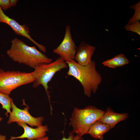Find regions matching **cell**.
Wrapping results in <instances>:
<instances>
[{"instance_id":"obj_8","label":"cell","mask_w":140,"mask_h":140,"mask_svg":"<svg viewBox=\"0 0 140 140\" xmlns=\"http://www.w3.org/2000/svg\"><path fill=\"white\" fill-rule=\"evenodd\" d=\"M0 23L8 25L17 34L27 38L36 45L40 51L44 53L46 52V49L45 47L36 42L31 37L28 27L24 25H20L15 19L6 15L0 7Z\"/></svg>"},{"instance_id":"obj_3","label":"cell","mask_w":140,"mask_h":140,"mask_svg":"<svg viewBox=\"0 0 140 140\" xmlns=\"http://www.w3.org/2000/svg\"><path fill=\"white\" fill-rule=\"evenodd\" d=\"M105 111L89 105L83 109L74 108L70 119L72 132L81 136L87 134L91 125L103 115Z\"/></svg>"},{"instance_id":"obj_20","label":"cell","mask_w":140,"mask_h":140,"mask_svg":"<svg viewBox=\"0 0 140 140\" xmlns=\"http://www.w3.org/2000/svg\"><path fill=\"white\" fill-rule=\"evenodd\" d=\"M48 138L47 136H45L43 138L39 139L36 140H48Z\"/></svg>"},{"instance_id":"obj_6","label":"cell","mask_w":140,"mask_h":140,"mask_svg":"<svg viewBox=\"0 0 140 140\" xmlns=\"http://www.w3.org/2000/svg\"><path fill=\"white\" fill-rule=\"evenodd\" d=\"M11 106L12 111L10 114L8 124L15 122L23 123L28 124L31 127H38L42 125L44 117L43 116L38 117L32 116L29 112V107L28 106H26L23 109H19L14 104L13 101Z\"/></svg>"},{"instance_id":"obj_9","label":"cell","mask_w":140,"mask_h":140,"mask_svg":"<svg viewBox=\"0 0 140 140\" xmlns=\"http://www.w3.org/2000/svg\"><path fill=\"white\" fill-rule=\"evenodd\" d=\"M17 123L19 126L23 128L24 133L19 136H11L8 140L25 138H27V140H36L45 137L46 132L49 131L48 126L46 125H42L36 128H33L29 127L26 124L24 123L18 122Z\"/></svg>"},{"instance_id":"obj_1","label":"cell","mask_w":140,"mask_h":140,"mask_svg":"<svg viewBox=\"0 0 140 140\" xmlns=\"http://www.w3.org/2000/svg\"><path fill=\"white\" fill-rule=\"evenodd\" d=\"M66 62L68 67L67 75L73 76L80 82L84 95L90 97L92 93H96L102 82V78L96 69L95 62L92 60L86 66L80 65L74 60Z\"/></svg>"},{"instance_id":"obj_21","label":"cell","mask_w":140,"mask_h":140,"mask_svg":"<svg viewBox=\"0 0 140 140\" xmlns=\"http://www.w3.org/2000/svg\"><path fill=\"white\" fill-rule=\"evenodd\" d=\"M3 120V118H2L1 116L0 115V122L2 120Z\"/></svg>"},{"instance_id":"obj_10","label":"cell","mask_w":140,"mask_h":140,"mask_svg":"<svg viewBox=\"0 0 140 140\" xmlns=\"http://www.w3.org/2000/svg\"><path fill=\"white\" fill-rule=\"evenodd\" d=\"M95 50V46L81 41L77 47L74 60L81 65H88L92 61V58Z\"/></svg>"},{"instance_id":"obj_12","label":"cell","mask_w":140,"mask_h":140,"mask_svg":"<svg viewBox=\"0 0 140 140\" xmlns=\"http://www.w3.org/2000/svg\"><path fill=\"white\" fill-rule=\"evenodd\" d=\"M110 129L107 125L97 120L90 127L87 134L96 139H103V135Z\"/></svg>"},{"instance_id":"obj_16","label":"cell","mask_w":140,"mask_h":140,"mask_svg":"<svg viewBox=\"0 0 140 140\" xmlns=\"http://www.w3.org/2000/svg\"><path fill=\"white\" fill-rule=\"evenodd\" d=\"M124 28L127 31L135 32L140 35V23L139 21L128 24L125 26Z\"/></svg>"},{"instance_id":"obj_13","label":"cell","mask_w":140,"mask_h":140,"mask_svg":"<svg viewBox=\"0 0 140 140\" xmlns=\"http://www.w3.org/2000/svg\"><path fill=\"white\" fill-rule=\"evenodd\" d=\"M129 62L125 55L120 54L111 59L103 61L102 64L104 66L115 68L127 65Z\"/></svg>"},{"instance_id":"obj_15","label":"cell","mask_w":140,"mask_h":140,"mask_svg":"<svg viewBox=\"0 0 140 140\" xmlns=\"http://www.w3.org/2000/svg\"><path fill=\"white\" fill-rule=\"evenodd\" d=\"M130 8L135 10V13L129 21L128 24L132 23L140 19V1L135 4L130 6Z\"/></svg>"},{"instance_id":"obj_2","label":"cell","mask_w":140,"mask_h":140,"mask_svg":"<svg viewBox=\"0 0 140 140\" xmlns=\"http://www.w3.org/2000/svg\"><path fill=\"white\" fill-rule=\"evenodd\" d=\"M6 54L14 61L34 69L40 64L49 63L52 61L35 46H29L17 38L11 40V47L7 50Z\"/></svg>"},{"instance_id":"obj_4","label":"cell","mask_w":140,"mask_h":140,"mask_svg":"<svg viewBox=\"0 0 140 140\" xmlns=\"http://www.w3.org/2000/svg\"><path fill=\"white\" fill-rule=\"evenodd\" d=\"M68 67L66 62L59 57L53 62L38 65L34 69V71L32 72L34 79L33 87L36 88L40 85L44 87L48 96L51 111H52V108L51 104L50 97L48 91V83L56 73Z\"/></svg>"},{"instance_id":"obj_5","label":"cell","mask_w":140,"mask_h":140,"mask_svg":"<svg viewBox=\"0 0 140 140\" xmlns=\"http://www.w3.org/2000/svg\"><path fill=\"white\" fill-rule=\"evenodd\" d=\"M32 72L5 71L0 69V92L9 95L13 90L23 85L33 82Z\"/></svg>"},{"instance_id":"obj_17","label":"cell","mask_w":140,"mask_h":140,"mask_svg":"<svg viewBox=\"0 0 140 140\" xmlns=\"http://www.w3.org/2000/svg\"><path fill=\"white\" fill-rule=\"evenodd\" d=\"M17 0H0V7L3 10H6L16 6Z\"/></svg>"},{"instance_id":"obj_19","label":"cell","mask_w":140,"mask_h":140,"mask_svg":"<svg viewBox=\"0 0 140 140\" xmlns=\"http://www.w3.org/2000/svg\"><path fill=\"white\" fill-rule=\"evenodd\" d=\"M0 140H7L6 139V136L4 135L0 134Z\"/></svg>"},{"instance_id":"obj_14","label":"cell","mask_w":140,"mask_h":140,"mask_svg":"<svg viewBox=\"0 0 140 140\" xmlns=\"http://www.w3.org/2000/svg\"><path fill=\"white\" fill-rule=\"evenodd\" d=\"M12 99L9 95H6L0 92V103L2 106V108L6 110L5 113L6 117L8 116V114L11 112V104Z\"/></svg>"},{"instance_id":"obj_7","label":"cell","mask_w":140,"mask_h":140,"mask_svg":"<svg viewBox=\"0 0 140 140\" xmlns=\"http://www.w3.org/2000/svg\"><path fill=\"white\" fill-rule=\"evenodd\" d=\"M77 47L73 40L69 25L66 27L64 39L60 44L53 49V52L59 55L60 57L66 62L74 60Z\"/></svg>"},{"instance_id":"obj_11","label":"cell","mask_w":140,"mask_h":140,"mask_svg":"<svg viewBox=\"0 0 140 140\" xmlns=\"http://www.w3.org/2000/svg\"><path fill=\"white\" fill-rule=\"evenodd\" d=\"M128 117V113H116L110 107H108L104 114L98 121L107 125L111 129L114 128L118 123L125 120Z\"/></svg>"},{"instance_id":"obj_18","label":"cell","mask_w":140,"mask_h":140,"mask_svg":"<svg viewBox=\"0 0 140 140\" xmlns=\"http://www.w3.org/2000/svg\"><path fill=\"white\" fill-rule=\"evenodd\" d=\"M72 132L69 133V136L68 138H66L64 135L61 140H83V138L79 135H75Z\"/></svg>"}]
</instances>
